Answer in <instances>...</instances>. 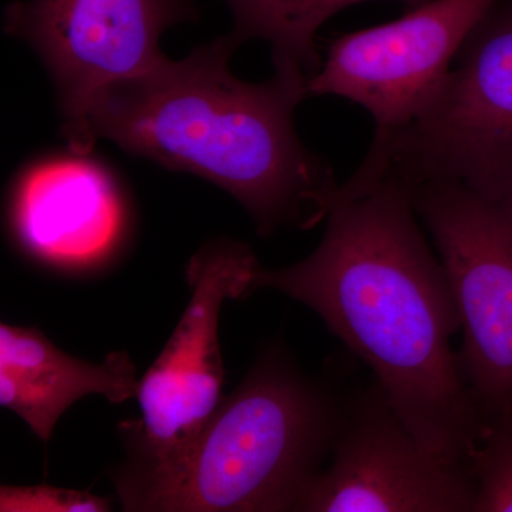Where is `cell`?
I'll list each match as a JSON object with an SVG mask.
<instances>
[{
    "label": "cell",
    "mask_w": 512,
    "mask_h": 512,
    "mask_svg": "<svg viewBox=\"0 0 512 512\" xmlns=\"http://www.w3.org/2000/svg\"><path fill=\"white\" fill-rule=\"evenodd\" d=\"M329 461L303 491L296 511L474 512L470 467L424 447L376 380L346 397Z\"/></svg>",
    "instance_id": "cell-8"
},
{
    "label": "cell",
    "mask_w": 512,
    "mask_h": 512,
    "mask_svg": "<svg viewBox=\"0 0 512 512\" xmlns=\"http://www.w3.org/2000/svg\"><path fill=\"white\" fill-rule=\"evenodd\" d=\"M326 222L308 258L259 265L251 292L272 289L312 309L370 367L416 439L470 467L483 416L451 348L460 313L417 224L412 190L384 178L356 197L335 198Z\"/></svg>",
    "instance_id": "cell-1"
},
{
    "label": "cell",
    "mask_w": 512,
    "mask_h": 512,
    "mask_svg": "<svg viewBox=\"0 0 512 512\" xmlns=\"http://www.w3.org/2000/svg\"><path fill=\"white\" fill-rule=\"evenodd\" d=\"M258 266L252 249L241 242H214L192 256L187 266L190 302L138 383L141 417L119 426L127 458L114 473V484L170 466L217 409L224 384L218 340L222 305L251 292Z\"/></svg>",
    "instance_id": "cell-5"
},
{
    "label": "cell",
    "mask_w": 512,
    "mask_h": 512,
    "mask_svg": "<svg viewBox=\"0 0 512 512\" xmlns=\"http://www.w3.org/2000/svg\"><path fill=\"white\" fill-rule=\"evenodd\" d=\"M460 313L461 372L483 421L512 412V201L457 181L414 185Z\"/></svg>",
    "instance_id": "cell-6"
},
{
    "label": "cell",
    "mask_w": 512,
    "mask_h": 512,
    "mask_svg": "<svg viewBox=\"0 0 512 512\" xmlns=\"http://www.w3.org/2000/svg\"><path fill=\"white\" fill-rule=\"evenodd\" d=\"M111 501L87 491L67 490L53 485H3L2 512H106Z\"/></svg>",
    "instance_id": "cell-14"
},
{
    "label": "cell",
    "mask_w": 512,
    "mask_h": 512,
    "mask_svg": "<svg viewBox=\"0 0 512 512\" xmlns=\"http://www.w3.org/2000/svg\"><path fill=\"white\" fill-rule=\"evenodd\" d=\"M493 3L430 0L394 22L336 37L308 94L355 101L372 114L376 133L396 130L433 96Z\"/></svg>",
    "instance_id": "cell-9"
},
{
    "label": "cell",
    "mask_w": 512,
    "mask_h": 512,
    "mask_svg": "<svg viewBox=\"0 0 512 512\" xmlns=\"http://www.w3.org/2000/svg\"><path fill=\"white\" fill-rule=\"evenodd\" d=\"M470 470L474 512H512V412L483 421Z\"/></svg>",
    "instance_id": "cell-13"
},
{
    "label": "cell",
    "mask_w": 512,
    "mask_h": 512,
    "mask_svg": "<svg viewBox=\"0 0 512 512\" xmlns=\"http://www.w3.org/2000/svg\"><path fill=\"white\" fill-rule=\"evenodd\" d=\"M195 18L192 0H19L6 8L3 25L46 64L67 144L86 156L94 146L87 116L97 97L153 69L165 57V30Z\"/></svg>",
    "instance_id": "cell-7"
},
{
    "label": "cell",
    "mask_w": 512,
    "mask_h": 512,
    "mask_svg": "<svg viewBox=\"0 0 512 512\" xmlns=\"http://www.w3.org/2000/svg\"><path fill=\"white\" fill-rule=\"evenodd\" d=\"M234 18L229 36L244 45L262 40L271 46L275 70L315 76L322 67L316 35L323 23L340 10L369 0H225ZM406 10L430 0H396Z\"/></svg>",
    "instance_id": "cell-12"
},
{
    "label": "cell",
    "mask_w": 512,
    "mask_h": 512,
    "mask_svg": "<svg viewBox=\"0 0 512 512\" xmlns=\"http://www.w3.org/2000/svg\"><path fill=\"white\" fill-rule=\"evenodd\" d=\"M238 47L231 36L220 37L114 84L90 107V137L207 178L239 201L262 237L316 227L339 184L293 126L309 77L275 70L266 82H244L229 69Z\"/></svg>",
    "instance_id": "cell-2"
},
{
    "label": "cell",
    "mask_w": 512,
    "mask_h": 512,
    "mask_svg": "<svg viewBox=\"0 0 512 512\" xmlns=\"http://www.w3.org/2000/svg\"><path fill=\"white\" fill-rule=\"evenodd\" d=\"M137 370L126 352L90 363L62 352L40 330L0 325V406L42 441L77 400L100 394L113 404L136 396Z\"/></svg>",
    "instance_id": "cell-11"
},
{
    "label": "cell",
    "mask_w": 512,
    "mask_h": 512,
    "mask_svg": "<svg viewBox=\"0 0 512 512\" xmlns=\"http://www.w3.org/2000/svg\"><path fill=\"white\" fill-rule=\"evenodd\" d=\"M345 410L346 397L268 346L170 466L117 483V493L126 511H296L332 454Z\"/></svg>",
    "instance_id": "cell-3"
},
{
    "label": "cell",
    "mask_w": 512,
    "mask_h": 512,
    "mask_svg": "<svg viewBox=\"0 0 512 512\" xmlns=\"http://www.w3.org/2000/svg\"><path fill=\"white\" fill-rule=\"evenodd\" d=\"M119 190L104 168L82 158H56L30 168L13 201L20 244L62 268L96 265L123 231Z\"/></svg>",
    "instance_id": "cell-10"
},
{
    "label": "cell",
    "mask_w": 512,
    "mask_h": 512,
    "mask_svg": "<svg viewBox=\"0 0 512 512\" xmlns=\"http://www.w3.org/2000/svg\"><path fill=\"white\" fill-rule=\"evenodd\" d=\"M389 177L410 190L457 181L490 200L512 201V0H494L409 123L375 133L342 191L359 195Z\"/></svg>",
    "instance_id": "cell-4"
}]
</instances>
